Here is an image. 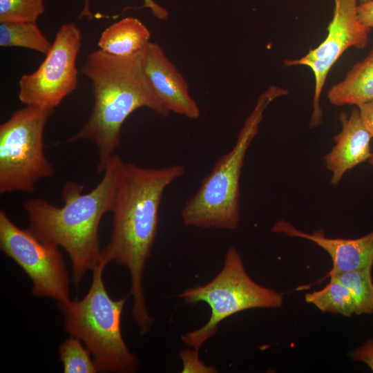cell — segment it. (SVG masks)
<instances>
[{
    "mask_svg": "<svg viewBox=\"0 0 373 373\" xmlns=\"http://www.w3.org/2000/svg\"><path fill=\"white\" fill-rule=\"evenodd\" d=\"M288 90L271 86L258 98L233 148L215 164L185 203L181 218L187 227L234 230L240 222V179L247 151L257 135L267 107Z\"/></svg>",
    "mask_w": 373,
    "mask_h": 373,
    "instance_id": "4",
    "label": "cell"
},
{
    "mask_svg": "<svg viewBox=\"0 0 373 373\" xmlns=\"http://www.w3.org/2000/svg\"><path fill=\"white\" fill-rule=\"evenodd\" d=\"M143 71L155 93L170 112L196 119L200 111L189 93L183 75L157 43L149 42L141 50Z\"/></svg>",
    "mask_w": 373,
    "mask_h": 373,
    "instance_id": "11",
    "label": "cell"
},
{
    "mask_svg": "<svg viewBox=\"0 0 373 373\" xmlns=\"http://www.w3.org/2000/svg\"><path fill=\"white\" fill-rule=\"evenodd\" d=\"M124 163L115 154L102 180L89 192L71 181L63 186L61 207L35 198L24 201L29 229L40 239L64 248L73 264V281L79 285L84 274L99 264L102 250L98 231L103 216L110 212Z\"/></svg>",
    "mask_w": 373,
    "mask_h": 373,
    "instance_id": "2",
    "label": "cell"
},
{
    "mask_svg": "<svg viewBox=\"0 0 373 373\" xmlns=\"http://www.w3.org/2000/svg\"><path fill=\"white\" fill-rule=\"evenodd\" d=\"M358 15L362 23L370 28H373V0L358 3Z\"/></svg>",
    "mask_w": 373,
    "mask_h": 373,
    "instance_id": "25",
    "label": "cell"
},
{
    "mask_svg": "<svg viewBox=\"0 0 373 373\" xmlns=\"http://www.w3.org/2000/svg\"><path fill=\"white\" fill-rule=\"evenodd\" d=\"M372 268L351 271L328 274L345 285L350 290L355 305L356 315H373V283Z\"/></svg>",
    "mask_w": 373,
    "mask_h": 373,
    "instance_id": "18",
    "label": "cell"
},
{
    "mask_svg": "<svg viewBox=\"0 0 373 373\" xmlns=\"http://www.w3.org/2000/svg\"><path fill=\"white\" fill-rule=\"evenodd\" d=\"M332 105L356 106L373 99V47L369 54L355 64L345 78L327 92Z\"/></svg>",
    "mask_w": 373,
    "mask_h": 373,
    "instance_id": "14",
    "label": "cell"
},
{
    "mask_svg": "<svg viewBox=\"0 0 373 373\" xmlns=\"http://www.w3.org/2000/svg\"><path fill=\"white\" fill-rule=\"evenodd\" d=\"M44 10V0H0V23L37 22Z\"/></svg>",
    "mask_w": 373,
    "mask_h": 373,
    "instance_id": "20",
    "label": "cell"
},
{
    "mask_svg": "<svg viewBox=\"0 0 373 373\" xmlns=\"http://www.w3.org/2000/svg\"><path fill=\"white\" fill-rule=\"evenodd\" d=\"M54 110L32 106L15 111L0 125V193H32L55 175L44 151V131Z\"/></svg>",
    "mask_w": 373,
    "mask_h": 373,
    "instance_id": "7",
    "label": "cell"
},
{
    "mask_svg": "<svg viewBox=\"0 0 373 373\" xmlns=\"http://www.w3.org/2000/svg\"><path fill=\"white\" fill-rule=\"evenodd\" d=\"M59 360L65 373H96L99 368L90 356V351L84 347L81 340L70 336L59 347Z\"/></svg>",
    "mask_w": 373,
    "mask_h": 373,
    "instance_id": "19",
    "label": "cell"
},
{
    "mask_svg": "<svg viewBox=\"0 0 373 373\" xmlns=\"http://www.w3.org/2000/svg\"><path fill=\"white\" fill-rule=\"evenodd\" d=\"M144 1V6L149 8L154 16L161 19L167 18L168 12L164 8L155 3L153 0ZM89 2L90 0H86L85 6L79 16V19H82L84 17H87L88 19L91 18V12L89 10Z\"/></svg>",
    "mask_w": 373,
    "mask_h": 373,
    "instance_id": "23",
    "label": "cell"
},
{
    "mask_svg": "<svg viewBox=\"0 0 373 373\" xmlns=\"http://www.w3.org/2000/svg\"><path fill=\"white\" fill-rule=\"evenodd\" d=\"M198 352V350L193 349L184 350L180 353L183 361L182 372H216V369L206 365L200 360Z\"/></svg>",
    "mask_w": 373,
    "mask_h": 373,
    "instance_id": "21",
    "label": "cell"
},
{
    "mask_svg": "<svg viewBox=\"0 0 373 373\" xmlns=\"http://www.w3.org/2000/svg\"><path fill=\"white\" fill-rule=\"evenodd\" d=\"M178 297L186 304L202 302L210 307L211 316L206 324L182 336L186 345L198 351L228 317L247 309L278 308L283 304L281 293L258 284L249 276L233 247L227 249L221 270L211 281L189 287Z\"/></svg>",
    "mask_w": 373,
    "mask_h": 373,
    "instance_id": "6",
    "label": "cell"
},
{
    "mask_svg": "<svg viewBox=\"0 0 373 373\" xmlns=\"http://www.w3.org/2000/svg\"><path fill=\"white\" fill-rule=\"evenodd\" d=\"M0 248L32 282V293L60 302L69 299L68 271L59 247L37 237L29 228L16 225L0 210Z\"/></svg>",
    "mask_w": 373,
    "mask_h": 373,
    "instance_id": "8",
    "label": "cell"
},
{
    "mask_svg": "<svg viewBox=\"0 0 373 373\" xmlns=\"http://www.w3.org/2000/svg\"><path fill=\"white\" fill-rule=\"evenodd\" d=\"M0 46L20 47L46 55L52 44L37 22L0 23Z\"/></svg>",
    "mask_w": 373,
    "mask_h": 373,
    "instance_id": "17",
    "label": "cell"
},
{
    "mask_svg": "<svg viewBox=\"0 0 373 373\" xmlns=\"http://www.w3.org/2000/svg\"><path fill=\"white\" fill-rule=\"evenodd\" d=\"M148 28L138 19L125 17L106 28L97 46L102 51L117 57H127L141 51L150 42Z\"/></svg>",
    "mask_w": 373,
    "mask_h": 373,
    "instance_id": "15",
    "label": "cell"
},
{
    "mask_svg": "<svg viewBox=\"0 0 373 373\" xmlns=\"http://www.w3.org/2000/svg\"><path fill=\"white\" fill-rule=\"evenodd\" d=\"M358 1H359V3H361L367 2V1H370V0H358Z\"/></svg>",
    "mask_w": 373,
    "mask_h": 373,
    "instance_id": "27",
    "label": "cell"
},
{
    "mask_svg": "<svg viewBox=\"0 0 373 373\" xmlns=\"http://www.w3.org/2000/svg\"><path fill=\"white\" fill-rule=\"evenodd\" d=\"M106 266L99 263L93 271V280L81 300L58 303L64 316V329L84 343L99 370L132 373L140 361L123 339L121 318L126 298L113 300L103 280Z\"/></svg>",
    "mask_w": 373,
    "mask_h": 373,
    "instance_id": "5",
    "label": "cell"
},
{
    "mask_svg": "<svg viewBox=\"0 0 373 373\" xmlns=\"http://www.w3.org/2000/svg\"><path fill=\"white\" fill-rule=\"evenodd\" d=\"M341 131L334 137L335 144L325 156V164L332 173L330 182L337 185L344 174L356 166L369 160L373 153L370 151V133L363 124L357 106L350 114L341 113Z\"/></svg>",
    "mask_w": 373,
    "mask_h": 373,
    "instance_id": "13",
    "label": "cell"
},
{
    "mask_svg": "<svg viewBox=\"0 0 373 373\" xmlns=\"http://www.w3.org/2000/svg\"><path fill=\"white\" fill-rule=\"evenodd\" d=\"M348 356L354 361L365 363L373 372V338L361 346L350 351Z\"/></svg>",
    "mask_w": 373,
    "mask_h": 373,
    "instance_id": "22",
    "label": "cell"
},
{
    "mask_svg": "<svg viewBox=\"0 0 373 373\" xmlns=\"http://www.w3.org/2000/svg\"><path fill=\"white\" fill-rule=\"evenodd\" d=\"M333 1V17L328 25L325 39L299 59L283 61L285 66H305L313 72L315 86L310 128L317 127L322 122L320 100L329 71L348 48H365L371 30L359 19L357 10L358 0Z\"/></svg>",
    "mask_w": 373,
    "mask_h": 373,
    "instance_id": "10",
    "label": "cell"
},
{
    "mask_svg": "<svg viewBox=\"0 0 373 373\" xmlns=\"http://www.w3.org/2000/svg\"><path fill=\"white\" fill-rule=\"evenodd\" d=\"M329 277V282L323 289L305 294V301L322 312L346 317L354 314L355 305L348 288L335 277Z\"/></svg>",
    "mask_w": 373,
    "mask_h": 373,
    "instance_id": "16",
    "label": "cell"
},
{
    "mask_svg": "<svg viewBox=\"0 0 373 373\" xmlns=\"http://www.w3.org/2000/svg\"><path fill=\"white\" fill-rule=\"evenodd\" d=\"M81 70L92 82L94 104L86 124L68 141L93 142L99 153L97 172L103 173L121 143L122 126L132 113L143 107L164 117L171 112L143 71L141 51L117 57L99 49L88 54Z\"/></svg>",
    "mask_w": 373,
    "mask_h": 373,
    "instance_id": "3",
    "label": "cell"
},
{
    "mask_svg": "<svg viewBox=\"0 0 373 373\" xmlns=\"http://www.w3.org/2000/svg\"><path fill=\"white\" fill-rule=\"evenodd\" d=\"M361 122L373 138V99L357 106Z\"/></svg>",
    "mask_w": 373,
    "mask_h": 373,
    "instance_id": "24",
    "label": "cell"
},
{
    "mask_svg": "<svg viewBox=\"0 0 373 373\" xmlns=\"http://www.w3.org/2000/svg\"><path fill=\"white\" fill-rule=\"evenodd\" d=\"M184 173L181 164L145 168L124 163L111 207L113 229L99 263L106 266L115 261L128 269L130 294L133 297L132 316L142 335L153 323L146 306L142 283L146 262L157 233L162 198L166 189Z\"/></svg>",
    "mask_w": 373,
    "mask_h": 373,
    "instance_id": "1",
    "label": "cell"
},
{
    "mask_svg": "<svg viewBox=\"0 0 373 373\" xmlns=\"http://www.w3.org/2000/svg\"><path fill=\"white\" fill-rule=\"evenodd\" d=\"M271 230L312 241L326 251L332 260V268L328 274L372 268L373 231L355 239L334 238L325 236L322 230L306 233L284 220L276 221Z\"/></svg>",
    "mask_w": 373,
    "mask_h": 373,
    "instance_id": "12",
    "label": "cell"
},
{
    "mask_svg": "<svg viewBox=\"0 0 373 373\" xmlns=\"http://www.w3.org/2000/svg\"><path fill=\"white\" fill-rule=\"evenodd\" d=\"M82 35L73 23L57 30L46 57L37 70L19 80V99L26 106L55 110L77 86V57Z\"/></svg>",
    "mask_w": 373,
    "mask_h": 373,
    "instance_id": "9",
    "label": "cell"
},
{
    "mask_svg": "<svg viewBox=\"0 0 373 373\" xmlns=\"http://www.w3.org/2000/svg\"><path fill=\"white\" fill-rule=\"evenodd\" d=\"M370 164L373 166V156L369 160Z\"/></svg>",
    "mask_w": 373,
    "mask_h": 373,
    "instance_id": "26",
    "label": "cell"
}]
</instances>
